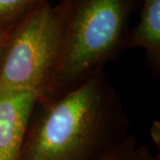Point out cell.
I'll use <instances>...</instances> for the list:
<instances>
[{
  "label": "cell",
  "mask_w": 160,
  "mask_h": 160,
  "mask_svg": "<svg viewBox=\"0 0 160 160\" xmlns=\"http://www.w3.org/2000/svg\"><path fill=\"white\" fill-rule=\"evenodd\" d=\"M128 128L118 92L102 71L38 102L18 160H98Z\"/></svg>",
  "instance_id": "1"
},
{
  "label": "cell",
  "mask_w": 160,
  "mask_h": 160,
  "mask_svg": "<svg viewBox=\"0 0 160 160\" xmlns=\"http://www.w3.org/2000/svg\"><path fill=\"white\" fill-rule=\"evenodd\" d=\"M142 2L59 0L63 21L62 49L39 101L63 94L102 72L106 63L127 49L130 18Z\"/></svg>",
  "instance_id": "2"
},
{
  "label": "cell",
  "mask_w": 160,
  "mask_h": 160,
  "mask_svg": "<svg viewBox=\"0 0 160 160\" xmlns=\"http://www.w3.org/2000/svg\"><path fill=\"white\" fill-rule=\"evenodd\" d=\"M62 35L59 3L38 0L12 28L0 63V88L42 97L57 64Z\"/></svg>",
  "instance_id": "3"
},
{
  "label": "cell",
  "mask_w": 160,
  "mask_h": 160,
  "mask_svg": "<svg viewBox=\"0 0 160 160\" xmlns=\"http://www.w3.org/2000/svg\"><path fill=\"white\" fill-rule=\"evenodd\" d=\"M38 100V95L32 92L0 88V160L19 159Z\"/></svg>",
  "instance_id": "4"
},
{
  "label": "cell",
  "mask_w": 160,
  "mask_h": 160,
  "mask_svg": "<svg viewBox=\"0 0 160 160\" xmlns=\"http://www.w3.org/2000/svg\"><path fill=\"white\" fill-rule=\"evenodd\" d=\"M137 26L131 29L127 49L145 51V61L156 78L160 74V0H142Z\"/></svg>",
  "instance_id": "5"
},
{
  "label": "cell",
  "mask_w": 160,
  "mask_h": 160,
  "mask_svg": "<svg viewBox=\"0 0 160 160\" xmlns=\"http://www.w3.org/2000/svg\"><path fill=\"white\" fill-rule=\"evenodd\" d=\"M152 158L149 149L138 146L136 136L129 133L121 142L98 160H152Z\"/></svg>",
  "instance_id": "6"
},
{
  "label": "cell",
  "mask_w": 160,
  "mask_h": 160,
  "mask_svg": "<svg viewBox=\"0 0 160 160\" xmlns=\"http://www.w3.org/2000/svg\"><path fill=\"white\" fill-rule=\"evenodd\" d=\"M38 0H0V30L11 28Z\"/></svg>",
  "instance_id": "7"
},
{
  "label": "cell",
  "mask_w": 160,
  "mask_h": 160,
  "mask_svg": "<svg viewBox=\"0 0 160 160\" xmlns=\"http://www.w3.org/2000/svg\"><path fill=\"white\" fill-rule=\"evenodd\" d=\"M12 27L8 28V29H4V30H0V63H1L2 56H3V53H4V50H5L6 41L8 39V37H9V34L11 32V29Z\"/></svg>",
  "instance_id": "8"
},
{
  "label": "cell",
  "mask_w": 160,
  "mask_h": 160,
  "mask_svg": "<svg viewBox=\"0 0 160 160\" xmlns=\"http://www.w3.org/2000/svg\"><path fill=\"white\" fill-rule=\"evenodd\" d=\"M152 160H159V157H153Z\"/></svg>",
  "instance_id": "9"
}]
</instances>
